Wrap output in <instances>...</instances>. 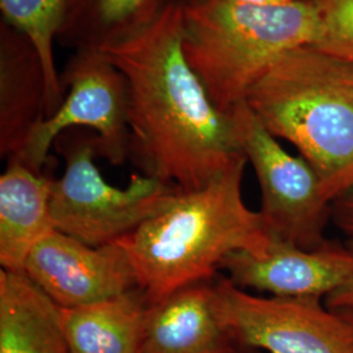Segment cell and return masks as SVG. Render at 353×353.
Instances as JSON below:
<instances>
[{
	"label": "cell",
	"mask_w": 353,
	"mask_h": 353,
	"mask_svg": "<svg viewBox=\"0 0 353 353\" xmlns=\"http://www.w3.org/2000/svg\"><path fill=\"white\" fill-rule=\"evenodd\" d=\"M181 4L186 61L216 108L228 115L283 54L316 41L318 16L312 0L281 7L230 0Z\"/></svg>",
	"instance_id": "obj_4"
},
{
	"label": "cell",
	"mask_w": 353,
	"mask_h": 353,
	"mask_svg": "<svg viewBox=\"0 0 353 353\" xmlns=\"http://www.w3.org/2000/svg\"><path fill=\"white\" fill-rule=\"evenodd\" d=\"M64 172L51 185V216L57 230L92 246L117 243L168 208L181 190L143 173H134L126 188L108 183L94 163L100 156L97 135L70 128L52 147Z\"/></svg>",
	"instance_id": "obj_5"
},
{
	"label": "cell",
	"mask_w": 353,
	"mask_h": 353,
	"mask_svg": "<svg viewBox=\"0 0 353 353\" xmlns=\"http://www.w3.org/2000/svg\"><path fill=\"white\" fill-rule=\"evenodd\" d=\"M243 157L202 189L181 191L173 203L118 241L151 305L186 285L214 280L229 254L262 255L274 237L263 216L242 196Z\"/></svg>",
	"instance_id": "obj_2"
},
{
	"label": "cell",
	"mask_w": 353,
	"mask_h": 353,
	"mask_svg": "<svg viewBox=\"0 0 353 353\" xmlns=\"http://www.w3.org/2000/svg\"><path fill=\"white\" fill-rule=\"evenodd\" d=\"M230 115L241 151L256 176L262 195L259 212L268 233L306 250L323 246L331 201L314 169L301 156L285 151L246 102Z\"/></svg>",
	"instance_id": "obj_6"
},
{
	"label": "cell",
	"mask_w": 353,
	"mask_h": 353,
	"mask_svg": "<svg viewBox=\"0 0 353 353\" xmlns=\"http://www.w3.org/2000/svg\"><path fill=\"white\" fill-rule=\"evenodd\" d=\"M312 1L318 16V32L312 46L353 63V0Z\"/></svg>",
	"instance_id": "obj_18"
},
{
	"label": "cell",
	"mask_w": 353,
	"mask_h": 353,
	"mask_svg": "<svg viewBox=\"0 0 353 353\" xmlns=\"http://www.w3.org/2000/svg\"><path fill=\"white\" fill-rule=\"evenodd\" d=\"M174 0H67L58 41L68 48L101 50L137 34Z\"/></svg>",
	"instance_id": "obj_16"
},
{
	"label": "cell",
	"mask_w": 353,
	"mask_h": 353,
	"mask_svg": "<svg viewBox=\"0 0 353 353\" xmlns=\"http://www.w3.org/2000/svg\"><path fill=\"white\" fill-rule=\"evenodd\" d=\"M46 118V77L30 41L0 21V154L23 151L34 127Z\"/></svg>",
	"instance_id": "obj_12"
},
{
	"label": "cell",
	"mask_w": 353,
	"mask_h": 353,
	"mask_svg": "<svg viewBox=\"0 0 353 353\" xmlns=\"http://www.w3.org/2000/svg\"><path fill=\"white\" fill-rule=\"evenodd\" d=\"M216 303L243 351L353 353V325L321 299L252 294L225 276L214 280Z\"/></svg>",
	"instance_id": "obj_8"
},
{
	"label": "cell",
	"mask_w": 353,
	"mask_h": 353,
	"mask_svg": "<svg viewBox=\"0 0 353 353\" xmlns=\"http://www.w3.org/2000/svg\"><path fill=\"white\" fill-rule=\"evenodd\" d=\"M224 326L214 279L186 285L148 307L140 353H245Z\"/></svg>",
	"instance_id": "obj_11"
},
{
	"label": "cell",
	"mask_w": 353,
	"mask_h": 353,
	"mask_svg": "<svg viewBox=\"0 0 353 353\" xmlns=\"http://www.w3.org/2000/svg\"><path fill=\"white\" fill-rule=\"evenodd\" d=\"M245 102L319 176L331 203L353 188V63L307 45L287 51Z\"/></svg>",
	"instance_id": "obj_3"
},
{
	"label": "cell",
	"mask_w": 353,
	"mask_h": 353,
	"mask_svg": "<svg viewBox=\"0 0 353 353\" xmlns=\"http://www.w3.org/2000/svg\"><path fill=\"white\" fill-rule=\"evenodd\" d=\"M331 219L341 233L353 242V188L344 191L331 203Z\"/></svg>",
	"instance_id": "obj_19"
},
{
	"label": "cell",
	"mask_w": 353,
	"mask_h": 353,
	"mask_svg": "<svg viewBox=\"0 0 353 353\" xmlns=\"http://www.w3.org/2000/svg\"><path fill=\"white\" fill-rule=\"evenodd\" d=\"M61 83L63 101L34 127L16 160L43 173L57 138L70 128H87L99 138L100 156L123 164L130 156L128 89L119 68L103 51L79 49L65 64Z\"/></svg>",
	"instance_id": "obj_7"
},
{
	"label": "cell",
	"mask_w": 353,
	"mask_h": 353,
	"mask_svg": "<svg viewBox=\"0 0 353 353\" xmlns=\"http://www.w3.org/2000/svg\"><path fill=\"white\" fill-rule=\"evenodd\" d=\"M0 10L3 21L24 34L37 51L46 77V118H49L63 101L54 42L58 41L64 26L67 0H0Z\"/></svg>",
	"instance_id": "obj_17"
},
{
	"label": "cell",
	"mask_w": 353,
	"mask_h": 353,
	"mask_svg": "<svg viewBox=\"0 0 353 353\" xmlns=\"http://www.w3.org/2000/svg\"><path fill=\"white\" fill-rule=\"evenodd\" d=\"M341 316H344L350 323H352L353 325V310H343V312H339Z\"/></svg>",
	"instance_id": "obj_22"
},
{
	"label": "cell",
	"mask_w": 353,
	"mask_h": 353,
	"mask_svg": "<svg viewBox=\"0 0 353 353\" xmlns=\"http://www.w3.org/2000/svg\"><path fill=\"white\" fill-rule=\"evenodd\" d=\"M230 1H237V3H243V4H250V6H259V7H281V6H288L292 3H296L299 0H230Z\"/></svg>",
	"instance_id": "obj_21"
},
{
	"label": "cell",
	"mask_w": 353,
	"mask_h": 353,
	"mask_svg": "<svg viewBox=\"0 0 353 353\" xmlns=\"http://www.w3.org/2000/svg\"><path fill=\"white\" fill-rule=\"evenodd\" d=\"M348 246L353 252V242H348ZM325 303L328 309L334 312L353 310V276L351 280L341 287V290H335L325 299Z\"/></svg>",
	"instance_id": "obj_20"
},
{
	"label": "cell",
	"mask_w": 353,
	"mask_h": 353,
	"mask_svg": "<svg viewBox=\"0 0 353 353\" xmlns=\"http://www.w3.org/2000/svg\"><path fill=\"white\" fill-rule=\"evenodd\" d=\"M150 303L140 288L77 307H59L71 353H140Z\"/></svg>",
	"instance_id": "obj_14"
},
{
	"label": "cell",
	"mask_w": 353,
	"mask_h": 353,
	"mask_svg": "<svg viewBox=\"0 0 353 353\" xmlns=\"http://www.w3.org/2000/svg\"><path fill=\"white\" fill-rule=\"evenodd\" d=\"M23 274L65 309L138 288L134 267L121 243L92 246L57 229L29 254Z\"/></svg>",
	"instance_id": "obj_9"
},
{
	"label": "cell",
	"mask_w": 353,
	"mask_h": 353,
	"mask_svg": "<svg viewBox=\"0 0 353 353\" xmlns=\"http://www.w3.org/2000/svg\"><path fill=\"white\" fill-rule=\"evenodd\" d=\"M0 353H71L59 307L24 274L0 271Z\"/></svg>",
	"instance_id": "obj_15"
},
{
	"label": "cell",
	"mask_w": 353,
	"mask_h": 353,
	"mask_svg": "<svg viewBox=\"0 0 353 353\" xmlns=\"http://www.w3.org/2000/svg\"><path fill=\"white\" fill-rule=\"evenodd\" d=\"M174 1H179V3H183V1H188V0H174Z\"/></svg>",
	"instance_id": "obj_23"
},
{
	"label": "cell",
	"mask_w": 353,
	"mask_h": 353,
	"mask_svg": "<svg viewBox=\"0 0 353 353\" xmlns=\"http://www.w3.org/2000/svg\"><path fill=\"white\" fill-rule=\"evenodd\" d=\"M0 176V265L23 274L26 259L55 230L51 216L52 176L37 173L20 160H7Z\"/></svg>",
	"instance_id": "obj_13"
},
{
	"label": "cell",
	"mask_w": 353,
	"mask_h": 353,
	"mask_svg": "<svg viewBox=\"0 0 353 353\" xmlns=\"http://www.w3.org/2000/svg\"><path fill=\"white\" fill-rule=\"evenodd\" d=\"M245 353H246V352H245Z\"/></svg>",
	"instance_id": "obj_24"
},
{
	"label": "cell",
	"mask_w": 353,
	"mask_h": 353,
	"mask_svg": "<svg viewBox=\"0 0 353 353\" xmlns=\"http://www.w3.org/2000/svg\"><path fill=\"white\" fill-rule=\"evenodd\" d=\"M101 51L126 79L128 159L143 174L192 191L245 157L232 115L216 108L186 61L179 1Z\"/></svg>",
	"instance_id": "obj_1"
},
{
	"label": "cell",
	"mask_w": 353,
	"mask_h": 353,
	"mask_svg": "<svg viewBox=\"0 0 353 353\" xmlns=\"http://www.w3.org/2000/svg\"><path fill=\"white\" fill-rule=\"evenodd\" d=\"M241 290H256L276 297H312L325 300L353 276L351 248L327 241L306 250L274 239L262 255L229 254L220 265Z\"/></svg>",
	"instance_id": "obj_10"
}]
</instances>
